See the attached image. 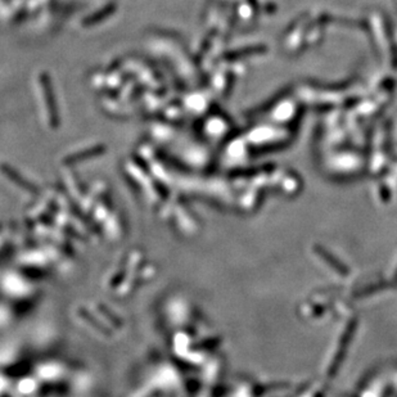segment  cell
Masks as SVG:
<instances>
[]
</instances>
